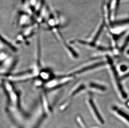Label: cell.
Returning a JSON list of instances; mask_svg holds the SVG:
<instances>
[{"instance_id": "5", "label": "cell", "mask_w": 129, "mask_h": 128, "mask_svg": "<svg viewBox=\"0 0 129 128\" xmlns=\"http://www.w3.org/2000/svg\"><path fill=\"white\" fill-rule=\"evenodd\" d=\"M89 86L90 87L92 88L96 89L97 90H100L101 91H105L106 90V87L105 86L99 85L98 84L95 83H91L90 84Z\"/></svg>"}, {"instance_id": "7", "label": "cell", "mask_w": 129, "mask_h": 128, "mask_svg": "<svg viewBox=\"0 0 129 128\" xmlns=\"http://www.w3.org/2000/svg\"><path fill=\"white\" fill-rule=\"evenodd\" d=\"M128 77H129V73H127V74H126V75H124L123 77H122V78H123V79H124L128 78Z\"/></svg>"}, {"instance_id": "1", "label": "cell", "mask_w": 129, "mask_h": 128, "mask_svg": "<svg viewBox=\"0 0 129 128\" xmlns=\"http://www.w3.org/2000/svg\"><path fill=\"white\" fill-rule=\"evenodd\" d=\"M107 61L108 62L109 64H110L111 68V70L112 72V74L113 75L115 81L116 85L118 90L119 91V92L120 93L121 95L123 98H126L127 97V94L126 93L125 91L123 89V87L122 86V84L121 82L120 79L118 75V73L117 71V70L116 69L113 63L112 62V60L111 58L109 56H107Z\"/></svg>"}, {"instance_id": "4", "label": "cell", "mask_w": 129, "mask_h": 128, "mask_svg": "<svg viewBox=\"0 0 129 128\" xmlns=\"http://www.w3.org/2000/svg\"><path fill=\"white\" fill-rule=\"evenodd\" d=\"M115 110L119 116L123 117V118H124L126 120H127L129 123V116L128 114H126L125 113L122 111V110H119V109H117L116 107L115 108Z\"/></svg>"}, {"instance_id": "3", "label": "cell", "mask_w": 129, "mask_h": 128, "mask_svg": "<svg viewBox=\"0 0 129 128\" xmlns=\"http://www.w3.org/2000/svg\"><path fill=\"white\" fill-rule=\"evenodd\" d=\"M105 63L104 62H100L98 63H95V64L92 65H89L88 66L86 67L85 68H83L82 69L77 71L74 73V74H78L82 73H84L85 72L87 71L88 70H91L92 69H94L95 68H98L100 66H101L102 65H105Z\"/></svg>"}, {"instance_id": "6", "label": "cell", "mask_w": 129, "mask_h": 128, "mask_svg": "<svg viewBox=\"0 0 129 128\" xmlns=\"http://www.w3.org/2000/svg\"><path fill=\"white\" fill-rule=\"evenodd\" d=\"M126 69H127V67L124 65H122L121 67V70L122 71H124L125 70H126Z\"/></svg>"}, {"instance_id": "8", "label": "cell", "mask_w": 129, "mask_h": 128, "mask_svg": "<svg viewBox=\"0 0 129 128\" xmlns=\"http://www.w3.org/2000/svg\"><path fill=\"white\" fill-rule=\"evenodd\" d=\"M127 54H129V50H128V51H127Z\"/></svg>"}, {"instance_id": "2", "label": "cell", "mask_w": 129, "mask_h": 128, "mask_svg": "<svg viewBox=\"0 0 129 128\" xmlns=\"http://www.w3.org/2000/svg\"><path fill=\"white\" fill-rule=\"evenodd\" d=\"M89 104H90V106L91 107V109L93 110V111L94 112V114H95V116H96V118H98V120H99V121L101 123H104V121L102 117L100 115V114L99 113V111L97 109L96 106L95 105L94 103V101L93 100V99L91 98H89Z\"/></svg>"}]
</instances>
